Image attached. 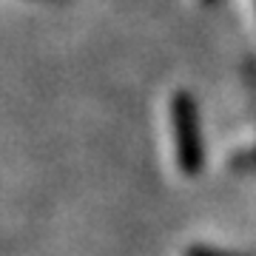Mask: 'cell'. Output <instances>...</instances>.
<instances>
[{
	"label": "cell",
	"mask_w": 256,
	"mask_h": 256,
	"mask_svg": "<svg viewBox=\"0 0 256 256\" xmlns=\"http://www.w3.org/2000/svg\"><path fill=\"white\" fill-rule=\"evenodd\" d=\"M205 3H214V0H205Z\"/></svg>",
	"instance_id": "2"
},
{
	"label": "cell",
	"mask_w": 256,
	"mask_h": 256,
	"mask_svg": "<svg viewBox=\"0 0 256 256\" xmlns=\"http://www.w3.org/2000/svg\"><path fill=\"white\" fill-rule=\"evenodd\" d=\"M171 120L176 134V156L185 174H196L202 165V134H200V114L196 102L185 92H180L171 102Z\"/></svg>",
	"instance_id": "1"
}]
</instances>
